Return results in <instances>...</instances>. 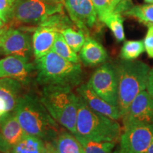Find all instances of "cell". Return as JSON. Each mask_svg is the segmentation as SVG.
<instances>
[{
    "label": "cell",
    "mask_w": 153,
    "mask_h": 153,
    "mask_svg": "<svg viewBox=\"0 0 153 153\" xmlns=\"http://www.w3.org/2000/svg\"><path fill=\"white\" fill-rule=\"evenodd\" d=\"M64 39L74 52L79 53L87 38V35L82 30H75L72 27L67 28L60 32Z\"/></svg>",
    "instance_id": "23"
},
{
    "label": "cell",
    "mask_w": 153,
    "mask_h": 153,
    "mask_svg": "<svg viewBox=\"0 0 153 153\" xmlns=\"http://www.w3.org/2000/svg\"><path fill=\"white\" fill-rule=\"evenodd\" d=\"M26 135L14 111L0 117V152L10 153L12 147Z\"/></svg>",
    "instance_id": "13"
},
{
    "label": "cell",
    "mask_w": 153,
    "mask_h": 153,
    "mask_svg": "<svg viewBox=\"0 0 153 153\" xmlns=\"http://www.w3.org/2000/svg\"><path fill=\"white\" fill-rule=\"evenodd\" d=\"M77 95L87 105L90 109L94 112L104 115L114 120H119L122 118L119 108L118 106H113L94 91L87 83H82L76 89Z\"/></svg>",
    "instance_id": "14"
},
{
    "label": "cell",
    "mask_w": 153,
    "mask_h": 153,
    "mask_svg": "<svg viewBox=\"0 0 153 153\" xmlns=\"http://www.w3.org/2000/svg\"><path fill=\"white\" fill-rule=\"evenodd\" d=\"M83 147L85 153H113L116 146L114 142H97L75 136Z\"/></svg>",
    "instance_id": "24"
},
{
    "label": "cell",
    "mask_w": 153,
    "mask_h": 153,
    "mask_svg": "<svg viewBox=\"0 0 153 153\" xmlns=\"http://www.w3.org/2000/svg\"><path fill=\"white\" fill-rule=\"evenodd\" d=\"M32 51L30 36L27 33L9 26L4 31L0 41V54L19 55L29 59Z\"/></svg>",
    "instance_id": "11"
},
{
    "label": "cell",
    "mask_w": 153,
    "mask_h": 153,
    "mask_svg": "<svg viewBox=\"0 0 153 153\" xmlns=\"http://www.w3.org/2000/svg\"><path fill=\"white\" fill-rule=\"evenodd\" d=\"M4 24V22H2V21H1V19H0V31H1V30L2 29L4 26H5V25Z\"/></svg>",
    "instance_id": "35"
},
{
    "label": "cell",
    "mask_w": 153,
    "mask_h": 153,
    "mask_svg": "<svg viewBox=\"0 0 153 153\" xmlns=\"http://www.w3.org/2000/svg\"><path fill=\"white\" fill-rule=\"evenodd\" d=\"M79 98L74 136L97 142H119L122 128L117 120L94 112Z\"/></svg>",
    "instance_id": "5"
},
{
    "label": "cell",
    "mask_w": 153,
    "mask_h": 153,
    "mask_svg": "<svg viewBox=\"0 0 153 153\" xmlns=\"http://www.w3.org/2000/svg\"><path fill=\"white\" fill-rule=\"evenodd\" d=\"M72 89L59 85H43L40 99L55 121L74 135L79 98Z\"/></svg>",
    "instance_id": "3"
},
{
    "label": "cell",
    "mask_w": 153,
    "mask_h": 153,
    "mask_svg": "<svg viewBox=\"0 0 153 153\" xmlns=\"http://www.w3.org/2000/svg\"><path fill=\"white\" fill-rule=\"evenodd\" d=\"M114 63L118 75V107L123 117L133 99L146 90L150 68L140 60L120 59Z\"/></svg>",
    "instance_id": "4"
},
{
    "label": "cell",
    "mask_w": 153,
    "mask_h": 153,
    "mask_svg": "<svg viewBox=\"0 0 153 153\" xmlns=\"http://www.w3.org/2000/svg\"><path fill=\"white\" fill-rule=\"evenodd\" d=\"M16 0H0V19L4 23L10 20Z\"/></svg>",
    "instance_id": "27"
},
{
    "label": "cell",
    "mask_w": 153,
    "mask_h": 153,
    "mask_svg": "<svg viewBox=\"0 0 153 153\" xmlns=\"http://www.w3.org/2000/svg\"><path fill=\"white\" fill-rule=\"evenodd\" d=\"M61 12H63L62 0H16L10 20L38 26L48 16Z\"/></svg>",
    "instance_id": "6"
},
{
    "label": "cell",
    "mask_w": 153,
    "mask_h": 153,
    "mask_svg": "<svg viewBox=\"0 0 153 153\" xmlns=\"http://www.w3.org/2000/svg\"><path fill=\"white\" fill-rule=\"evenodd\" d=\"M52 51L65 60L74 63H80L79 56L67 43L62 34H57Z\"/></svg>",
    "instance_id": "22"
},
{
    "label": "cell",
    "mask_w": 153,
    "mask_h": 153,
    "mask_svg": "<svg viewBox=\"0 0 153 153\" xmlns=\"http://www.w3.org/2000/svg\"><path fill=\"white\" fill-rule=\"evenodd\" d=\"M87 84L101 99L113 106H118V75L114 62H106L99 65Z\"/></svg>",
    "instance_id": "7"
},
{
    "label": "cell",
    "mask_w": 153,
    "mask_h": 153,
    "mask_svg": "<svg viewBox=\"0 0 153 153\" xmlns=\"http://www.w3.org/2000/svg\"><path fill=\"white\" fill-rule=\"evenodd\" d=\"M72 20H70L63 12L57 13L51 15L43 21L38 26H43L45 27H49L56 30L60 33L62 30L67 28L72 27L74 24H72Z\"/></svg>",
    "instance_id": "25"
},
{
    "label": "cell",
    "mask_w": 153,
    "mask_h": 153,
    "mask_svg": "<svg viewBox=\"0 0 153 153\" xmlns=\"http://www.w3.org/2000/svg\"><path fill=\"white\" fill-rule=\"evenodd\" d=\"M108 57L104 46L94 38L87 36L79 51V58L83 64L87 67H97L106 62Z\"/></svg>",
    "instance_id": "16"
},
{
    "label": "cell",
    "mask_w": 153,
    "mask_h": 153,
    "mask_svg": "<svg viewBox=\"0 0 153 153\" xmlns=\"http://www.w3.org/2000/svg\"><path fill=\"white\" fill-rule=\"evenodd\" d=\"M147 4H153V0H144Z\"/></svg>",
    "instance_id": "36"
},
{
    "label": "cell",
    "mask_w": 153,
    "mask_h": 153,
    "mask_svg": "<svg viewBox=\"0 0 153 153\" xmlns=\"http://www.w3.org/2000/svg\"><path fill=\"white\" fill-rule=\"evenodd\" d=\"M94 6L99 20L100 21L104 17L111 12V0H91Z\"/></svg>",
    "instance_id": "28"
},
{
    "label": "cell",
    "mask_w": 153,
    "mask_h": 153,
    "mask_svg": "<svg viewBox=\"0 0 153 153\" xmlns=\"http://www.w3.org/2000/svg\"><path fill=\"white\" fill-rule=\"evenodd\" d=\"M123 128L137 125L153 126V97L146 90L133 99L122 117Z\"/></svg>",
    "instance_id": "10"
},
{
    "label": "cell",
    "mask_w": 153,
    "mask_h": 153,
    "mask_svg": "<svg viewBox=\"0 0 153 153\" xmlns=\"http://www.w3.org/2000/svg\"><path fill=\"white\" fill-rule=\"evenodd\" d=\"M23 94V84L18 80L0 79V117L14 111Z\"/></svg>",
    "instance_id": "15"
},
{
    "label": "cell",
    "mask_w": 153,
    "mask_h": 153,
    "mask_svg": "<svg viewBox=\"0 0 153 153\" xmlns=\"http://www.w3.org/2000/svg\"><path fill=\"white\" fill-rule=\"evenodd\" d=\"M122 0H111V12L113 11L115 7L119 4ZM110 12V13H111Z\"/></svg>",
    "instance_id": "32"
},
{
    "label": "cell",
    "mask_w": 153,
    "mask_h": 153,
    "mask_svg": "<svg viewBox=\"0 0 153 153\" xmlns=\"http://www.w3.org/2000/svg\"><path fill=\"white\" fill-rule=\"evenodd\" d=\"M147 153H153V140H152L150 147H149L148 151H147Z\"/></svg>",
    "instance_id": "33"
},
{
    "label": "cell",
    "mask_w": 153,
    "mask_h": 153,
    "mask_svg": "<svg viewBox=\"0 0 153 153\" xmlns=\"http://www.w3.org/2000/svg\"><path fill=\"white\" fill-rule=\"evenodd\" d=\"M113 153H120V150H119V149H117V150H116L114 151V152Z\"/></svg>",
    "instance_id": "37"
},
{
    "label": "cell",
    "mask_w": 153,
    "mask_h": 153,
    "mask_svg": "<svg viewBox=\"0 0 153 153\" xmlns=\"http://www.w3.org/2000/svg\"><path fill=\"white\" fill-rule=\"evenodd\" d=\"M36 80L39 85H59L72 89L83 83L84 74L80 63H74L53 51L36 59Z\"/></svg>",
    "instance_id": "2"
},
{
    "label": "cell",
    "mask_w": 153,
    "mask_h": 153,
    "mask_svg": "<svg viewBox=\"0 0 153 153\" xmlns=\"http://www.w3.org/2000/svg\"><path fill=\"white\" fill-rule=\"evenodd\" d=\"M53 28L38 26L34 30L32 38V49L36 59L44 56L52 51L57 34Z\"/></svg>",
    "instance_id": "17"
},
{
    "label": "cell",
    "mask_w": 153,
    "mask_h": 153,
    "mask_svg": "<svg viewBox=\"0 0 153 153\" xmlns=\"http://www.w3.org/2000/svg\"><path fill=\"white\" fill-rule=\"evenodd\" d=\"M46 141L26 134L12 147L10 153H43L46 148Z\"/></svg>",
    "instance_id": "19"
},
{
    "label": "cell",
    "mask_w": 153,
    "mask_h": 153,
    "mask_svg": "<svg viewBox=\"0 0 153 153\" xmlns=\"http://www.w3.org/2000/svg\"><path fill=\"white\" fill-rule=\"evenodd\" d=\"M124 19L121 13L114 10L106 14L101 20V22L104 24L111 30L115 38L118 42L123 41L125 40V33L123 27Z\"/></svg>",
    "instance_id": "20"
},
{
    "label": "cell",
    "mask_w": 153,
    "mask_h": 153,
    "mask_svg": "<svg viewBox=\"0 0 153 153\" xmlns=\"http://www.w3.org/2000/svg\"><path fill=\"white\" fill-rule=\"evenodd\" d=\"M145 51L143 41H127L123 43L120 51V59L134 60Z\"/></svg>",
    "instance_id": "26"
},
{
    "label": "cell",
    "mask_w": 153,
    "mask_h": 153,
    "mask_svg": "<svg viewBox=\"0 0 153 153\" xmlns=\"http://www.w3.org/2000/svg\"><path fill=\"white\" fill-rule=\"evenodd\" d=\"M52 142L57 153H85L78 139L67 130H63Z\"/></svg>",
    "instance_id": "18"
},
{
    "label": "cell",
    "mask_w": 153,
    "mask_h": 153,
    "mask_svg": "<svg viewBox=\"0 0 153 153\" xmlns=\"http://www.w3.org/2000/svg\"><path fill=\"white\" fill-rule=\"evenodd\" d=\"M146 91L153 97V68L150 69V72H149Z\"/></svg>",
    "instance_id": "30"
},
{
    "label": "cell",
    "mask_w": 153,
    "mask_h": 153,
    "mask_svg": "<svg viewBox=\"0 0 153 153\" xmlns=\"http://www.w3.org/2000/svg\"><path fill=\"white\" fill-rule=\"evenodd\" d=\"M148 31L144 41L145 51L150 58L153 59V24L148 25Z\"/></svg>",
    "instance_id": "29"
},
{
    "label": "cell",
    "mask_w": 153,
    "mask_h": 153,
    "mask_svg": "<svg viewBox=\"0 0 153 153\" xmlns=\"http://www.w3.org/2000/svg\"><path fill=\"white\" fill-rule=\"evenodd\" d=\"M0 153H1V152H0Z\"/></svg>",
    "instance_id": "38"
},
{
    "label": "cell",
    "mask_w": 153,
    "mask_h": 153,
    "mask_svg": "<svg viewBox=\"0 0 153 153\" xmlns=\"http://www.w3.org/2000/svg\"><path fill=\"white\" fill-rule=\"evenodd\" d=\"M152 140L153 126H133L124 128L118 149L120 153H147Z\"/></svg>",
    "instance_id": "9"
},
{
    "label": "cell",
    "mask_w": 153,
    "mask_h": 153,
    "mask_svg": "<svg viewBox=\"0 0 153 153\" xmlns=\"http://www.w3.org/2000/svg\"><path fill=\"white\" fill-rule=\"evenodd\" d=\"M63 2L74 25L90 36L91 32L98 26L99 21L91 0H64Z\"/></svg>",
    "instance_id": "8"
},
{
    "label": "cell",
    "mask_w": 153,
    "mask_h": 153,
    "mask_svg": "<svg viewBox=\"0 0 153 153\" xmlns=\"http://www.w3.org/2000/svg\"><path fill=\"white\" fill-rule=\"evenodd\" d=\"M43 153H57L53 142H47L46 148Z\"/></svg>",
    "instance_id": "31"
},
{
    "label": "cell",
    "mask_w": 153,
    "mask_h": 153,
    "mask_svg": "<svg viewBox=\"0 0 153 153\" xmlns=\"http://www.w3.org/2000/svg\"><path fill=\"white\" fill-rule=\"evenodd\" d=\"M123 15L136 19L140 22L147 25L153 24V4L143 5H135L125 12Z\"/></svg>",
    "instance_id": "21"
},
{
    "label": "cell",
    "mask_w": 153,
    "mask_h": 153,
    "mask_svg": "<svg viewBox=\"0 0 153 153\" xmlns=\"http://www.w3.org/2000/svg\"><path fill=\"white\" fill-rule=\"evenodd\" d=\"M7 26H4V27H3L2 29L1 30V31H0V41H1V36H2L4 31V30H5L6 29H7Z\"/></svg>",
    "instance_id": "34"
},
{
    "label": "cell",
    "mask_w": 153,
    "mask_h": 153,
    "mask_svg": "<svg viewBox=\"0 0 153 153\" xmlns=\"http://www.w3.org/2000/svg\"><path fill=\"white\" fill-rule=\"evenodd\" d=\"M33 70H36L35 65L30 63L26 57L7 55L0 60V79L11 78L26 85Z\"/></svg>",
    "instance_id": "12"
},
{
    "label": "cell",
    "mask_w": 153,
    "mask_h": 153,
    "mask_svg": "<svg viewBox=\"0 0 153 153\" xmlns=\"http://www.w3.org/2000/svg\"><path fill=\"white\" fill-rule=\"evenodd\" d=\"M14 113L25 133L52 142L63 131L48 111L38 97L33 93H24Z\"/></svg>",
    "instance_id": "1"
}]
</instances>
